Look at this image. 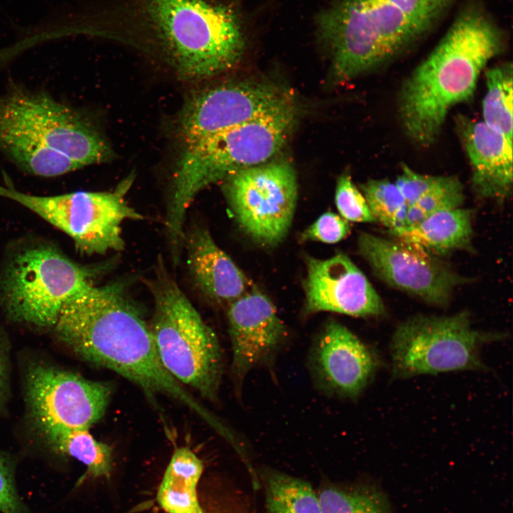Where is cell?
<instances>
[{
	"label": "cell",
	"mask_w": 513,
	"mask_h": 513,
	"mask_svg": "<svg viewBox=\"0 0 513 513\" xmlns=\"http://www.w3.org/2000/svg\"><path fill=\"white\" fill-rule=\"evenodd\" d=\"M351 226L346 219L333 212L321 214L301 234V240L317 241L327 244L338 242L349 233Z\"/></svg>",
	"instance_id": "30"
},
{
	"label": "cell",
	"mask_w": 513,
	"mask_h": 513,
	"mask_svg": "<svg viewBox=\"0 0 513 513\" xmlns=\"http://www.w3.org/2000/svg\"><path fill=\"white\" fill-rule=\"evenodd\" d=\"M464 200L462 182L455 176H447L440 186L408 206L403 229L418 224L433 213L461 207Z\"/></svg>",
	"instance_id": "26"
},
{
	"label": "cell",
	"mask_w": 513,
	"mask_h": 513,
	"mask_svg": "<svg viewBox=\"0 0 513 513\" xmlns=\"http://www.w3.org/2000/svg\"><path fill=\"white\" fill-rule=\"evenodd\" d=\"M335 202L341 216L348 222H376L363 193L348 175H343L338 180Z\"/></svg>",
	"instance_id": "27"
},
{
	"label": "cell",
	"mask_w": 513,
	"mask_h": 513,
	"mask_svg": "<svg viewBox=\"0 0 513 513\" xmlns=\"http://www.w3.org/2000/svg\"><path fill=\"white\" fill-rule=\"evenodd\" d=\"M296 120L294 102L252 120L185 145L173 176L167 229L177 250L184 242L186 212L204 188L268 162L285 145Z\"/></svg>",
	"instance_id": "4"
},
{
	"label": "cell",
	"mask_w": 513,
	"mask_h": 513,
	"mask_svg": "<svg viewBox=\"0 0 513 513\" xmlns=\"http://www.w3.org/2000/svg\"><path fill=\"white\" fill-rule=\"evenodd\" d=\"M1 513V512H0Z\"/></svg>",
	"instance_id": "33"
},
{
	"label": "cell",
	"mask_w": 513,
	"mask_h": 513,
	"mask_svg": "<svg viewBox=\"0 0 513 513\" xmlns=\"http://www.w3.org/2000/svg\"><path fill=\"white\" fill-rule=\"evenodd\" d=\"M224 193L239 227L256 242L280 243L294 218L298 195L296 172L286 161H271L229 176Z\"/></svg>",
	"instance_id": "10"
},
{
	"label": "cell",
	"mask_w": 513,
	"mask_h": 513,
	"mask_svg": "<svg viewBox=\"0 0 513 513\" xmlns=\"http://www.w3.org/2000/svg\"><path fill=\"white\" fill-rule=\"evenodd\" d=\"M361 190L376 222L390 234L404 228L408 205L395 182L372 179L361 184Z\"/></svg>",
	"instance_id": "25"
},
{
	"label": "cell",
	"mask_w": 513,
	"mask_h": 513,
	"mask_svg": "<svg viewBox=\"0 0 513 513\" xmlns=\"http://www.w3.org/2000/svg\"><path fill=\"white\" fill-rule=\"evenodd\" d=\"M142 23L177 72L190 79L214 76L240 60L244 40L228 6L209 0H139Z\"/></svg>",
	"instance_id": "5"
},
{
	"label": "cell",
	"mask_w": 513,
	"mask_h": 513,
	"mask_svg": "<svg viewBox=\"0 0 513 513\" xmlns=\"http://www.w3.org/2000/svg\"><path fill=\"white\" fill-rule=\"evenodd\" d=\"M103 267L79 265L48 245L24 248L10 259L1 279L4 307L16 321L54 327L63 305L93 286Z\"/></svg>",
	"instance_id": "8"
},
{
	"label": "cell",
	"mask_w": 513,
	"mask_h": 513,
	"mask_svg": "<svg viewBox=\"0 0 513 513\" xmlns=\"http://www.w3.org/2000/svg\"><path fill=\"white\" fill-rule=\"evenodd\" d=\"M304 314L331 311L355 317L385 313L383 302L363 273L346 255L306 257Z\"/></svg>",
	"instance_id": "16"
},
{
	"label": "cell",
	"mask_w": 513,
	"mask_h": 513,
	"mask_svg": "<svg viewBox=\"0 0 513 513\" xmlns=\"http://www.w3.org/2000/svg\"><path fill=\"white\" fill-rule=\"evenodd\" d=\"M447 176H434L417 172L403 164L395 183L408 206L440 186Z\"/></svg>",
	"instance_id": "29"
},
{
	"label": "cell",
	"mask_w": 513,
	"mask_h": 513,
	"mask_svg": "<svg viewBox=\"0 0 513 513\" xmlns=\"http://www.w3.org/2000/svg\"><path fill=\"white\" fill-rule=\"evenodd\" d=\"M31 417L43 436L89 429L105 415L113 388L46 364L33 366L26 381Z\"/></svg>",
	"instance_id": "11"
},
{
	"label": "cell",
	"mask_w": 513,
	"mask_h": 513,
	"mask_svg": "<svg viewBox=\"0 0 513 513\" xmlns=\"http://www.w3.org/2000/svg\"><path fill=\"white\" fill-rule=\"evenodd\" d=\"M0 150L33 175L102 163L113 152L81 113L48 93L11 85L0 95Z\"/></svg>",
	"instance_id": "3"
},
{
	"label": "cell",
	"mask_w": 513,
	"mask_h": 513,
	"mask_svg": "<svg viewBox=\"0 0 513 513\" xmlns=\"http://www.w3.org/2000/svg\"><path fill=\"white\" fill-rule=\"evenodd\" d=\"M487 91L482 101L483 122L512 141L513 68L506 62L485 71Z\"/></svg>",
	"instance_id": "24"
},
{
	"label": "cell",
	"mask_w": 513,
	"mask_h": 513,
	"mask_svg": "<svg viewBox=\"0 0 513 513\" xmlns=\"http://www.w3.org/2000/svg\"><path fill=\"white\" fill-rule=\"evenodd\" d=\"M359 254L383 281L437 306H445L466 279L432 255L398 239L368 233L358 238Z\"/></svg>",
	"instance_id": "13"
},
{
	"label": "cell",
	"mask_w": 513,
	"mask_h": 513,
	"mask_svg": "<svg viewBox=\"0 0 513 513\" xmlns=\"http://www.w3.org/2000/svg\"><path fill=\"white\" fill-rule=\"evenodd\" d=\"M57 452L72 457L87 467L92 478H108L113 469L112 447L97 440L89 429L62 430L43 436Z\"/></svg>",
	"instance_id": "22"
},
{
	"label": "cell",
	"mask_w": 513,
	"mask_h": 513,
	"mask_svg": "<svg viewBox=\"0 0 513 513\" xmlns=\"http://www.w3.org/2000/svg\"><path fill=\"white\" fill-rule=\"evenodd\" d=\"M0 512L31 513L19 492L14 466L9 458L1 452Z\"/></svg>",
	"instance_id": "31"
},
{
	"label": "cell",
	"mask_w": 513,
	"mask_h": 513,
	"mask_svg": "<svg viewBox=\"0 0 513 513\" xmlns=\"http://www.w3.org/2000/svg\"><path fill=\"white\" fill-rule=\"evenodd\" d=\"M427 30L456 0H381Z\"/></svg>",
	"instance_id": "28"
},
{
	"label": "cell",
	"mask_w": 513,
	"mask_h": 513,
	"mask_svg": "<svg viewBox=\"0 0 513 513\" xmlns=\"http://www.w3.org/2000/svg\"><path fill=\"white\" fill-rule=\"evenodd\" d=\"M504 47L500 29L483 11L461 13L428 56L403 83L399 118L406 135L432 145L450 109L472 97L480 74Z\"/></svg>",
	"instance_id": "2"
},
{
	"label": "cell",
	"mask_w": 513,
	"mask_h": 513,
	"mask_svg": "<svg viewBox=\"0 0 513 513\" xmlns=\"http://www.w3.org/2000/svg\"><path fill=\"white\" fill-rule=\"evenodd\" d=\"M457 127L472 169L474 191L481 197L502 200L512 190V141L483 121L460 117Z\"/></svg>",
	"instance_id": "17"
},
{
	"label": "cell",
	"mask_w": 513,
	"mask_h": 513,
	"mask_svg": "<svg viewBox=\"0 0 513 513\" xmlns=\"http://www.w3.org/2000/svg\"><path fill=\"white\" fill-rule=\"evenodd\" d=\"M472 211L458 207L433 213L418 224L391 233L398 239L430 255L467 248L472 235Z\"/></svg>",
	"instance_id": "19"
},
{
	"label": "cell",
	"mask_w": 513,
	"mask_h": 513,
	"mask_svg": "<svg viewBox=\"0 0 513 513\" xmlns=\"http://www.w3.org/2000/svg\"><path fill=\"white\" fill-rule=\"evenodd\" d=\"M147 285L155 306L149 323L161 363L182 385L217 402L224 359L216 333L161 264Z\"/></svg>",
	"instance_id": "6"
},
{
	"label": "cell",
	"mask_w": 513,
	"mask_h": 513,
	"mask_svg": "<svg viewBox=\"0 0 513 513\" xmlns=\"http://www.w3.org/2000/svg\"><path fill=\"white\" fill-rule=\"evenodd\" d=\"M505 337L501 333L473 328L467 311L445 316H413L393 333L390 344L392 377L486 370L481 348Z\"/></svg>",
	"instance_id": "9"
},
{
	"label": "cell",
	"mask_w": 513,
	"mask_h": 513,
	"mask_svg": "<svg viewBox=\"0 0 513 513\" xmlns=\"http://www.w3.org/2000/svg\"><path fill=\"white\" fill-rule=\"evenodd\" d=\"M331 73L347 81L393 58L426 30L381 0H340L318 18Z\"/></svg>",
	"instance_id": "7"
},
{
	"label": "cell",
	"mask_w": 513,
	"mask_h": 513,
	"mask_svg": "<svg viewBox=\"0 0 513 513\" xmlns=\"http://www.w3.org/2000/svg\"><path fill=\"white\" fill-rule=\"evenodd\" d=\"M262 477L267 513H321L318 494L308 481L270 468Z\"/></svg>",
	"instance_id": "21"
},
{
	"label": "cell",
	"mask_w": 513,
	"mask_h": 513,
	"mask_svg": "<svg viewBox=\"0 0 513 513\" xmlns=\"http://www.w3.org/2000/svg\"><path fill=\"white\" fill-rule=\"evenodd\" d=\"M203 470L202 460L189 447L176 448L157 492L160 508L166 513H205L197 496Z\"/></svg>",
	"instance_id": "20"
},
{
	"label": "cell",
	"mask_w": 513,
	"mask_h": 513,
	"mask_svg": "<svg viewBox=\"0 0 513 513\" xmlns=\"http://www.w3.org/2000/svg\"><path fill=\"white\" fill-rule=\"evenodd\" d=\"M380 364L373 348L336 321L323 326L307 358L311 377L320 392L351 400L361 396Z\"/></svg>",
	"instance_id": "15"
},
{
	"label": "cell",
	"mask_w": 513,
	"mask_h": 513,
	"mask_svg": "<svg viewBox=\"0 0 513 513\" xmlns=\"http://www.w3.org/2000/svg\"><path fill=\"white\" fill-rule=\"evenodd\" d=\"M293 102L274 84L242 81L222 83L195 93L185 103L179 128L185 145L272 113Z\"/></svg>",
	"instance_id": "12"
},
{
	"label": "cell",
	"mask_w": 513,
	"mask_h": 513,
	"mask_svg": "<svg viewBox=\"0 0 513 513\" xmlns=\"http://www.w3.org/2000/svg\"><path fill=\"white\" fill-rule=\"evenodd\" d=\"M184 243L190 273L213 302L228 306L254 286L204 228L192 229L185 234Z\"/></svg>",
	"instance_id": "18"
},
{
	"label": "cell",
	"mask_w": 513,
	"mask_h": 513,
	"mask_svg": "<svg viewBox=\"0 0 513 513\" xmlns=\"http://www.w3.org/2000/svg\"><path fill=\"white\" fill-rule=\"evenodd\" d=\"M60 338L77 355L117 373L154 400L172 398L212 429L220 419L197 400L163 366L150 323L121 281L95 285L62 306L54 326Z\"/></svg>",
	"instance_id": "1"
},
{
	"label": "cell",
	"mask_w": 513,
	"mask_h": 513,
	"mask_svg": "<svg viewBox=\"0 0 513 513\" xmlns=\"http://www.w3.org/2000/svg\"><path fill=\"white\" fill-rule=\"evenodd\" d=\"M5 379V369L2 355L0 352V396L1 395Z\"/></svg>",
	"instance_id": "32"
},
{
	"label": "cell",
	"mask_w": 513,
	"mask_h": 513,
	"mask_svg": "<svg viewBox=\"0 0 513 513\" xmlns=\"http://www.w3.org/2000/svg\"><path fill=\"white\" fill-rule=\"evenodd\" d=\"M227 306L231 374L235 395L239 398L249 373L273 368L288 332L271 301L255 286Z\"/></svg>",
	"instance_id": "14"
},
{
	"label": "cell",
	"mask_w": 513,
	"mask_h": 513,
	"mask_svg": "<svg viewBox=\"0 0 513 513\" xmlns=\"http://www.w3.org/2000/svg\"><path fill=\"white\" fill-rule=\"evenodd\" d=\"M317 494L321 513H391L385 494L370 484L328 483Z\"/></svg>",
	"instance_id": "23"
}]
</instances>
